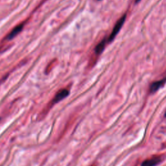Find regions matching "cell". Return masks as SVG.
Masks as SVG:
<instances>
[{
    "label": "cell",
    "instance_id": "cell-6",
    "mask_svg": "<svg viewBox=\"0 0 166 166\" xmlns=\"http://www.w3.org/2000/svg\"><path fill=\"white\" fill-rule=\"evenodd\" d=\"M23 27V24H20L18 25H17V26L12 29V31L8 34V35L7 37V39L12 40V38L15 37L22 30Z\"/></svg>",
    "mask_w": 166,
    "mask_h": 166
},
{
    "label": "cell",
    "instance_id": "cell-5",
    "mask_svg": "<svg viewBox=\"0 0 166 166\" xmlns=\"http://www.w3.org/2000/svg\"><path fill=\"white\" fill-rule=\"evenodd\" d=\"M107 43L108 42H107V38H103V39L100 42H99V44L96 46V48L94 49V55L96 56H99V55H100L102 53H103L105 48V46Z\"/></svg>",
    "mask_w": 166,
    "mask_h": 166
},
{
    "label": "cell",
    "instance_id": "cell-3",
    "mask_svg": "<svg viewBox=\"0 0 166 166\" xmlns=\"http://www.w3.org/2000/svg\"><path fill=\"white\" fill-rule=\"evenodd\" d=\"M70 94V91L67 89H62V90L59 91L56 95H55L54 99L53 100V103L55 104L58 102L65 99Z\"/></svg>",
    "mask_w": 166,
    "mask_h": 166
},
{
    "label": "cell",
    "instance_id": "cell-1",
    "mask_svg": "<svg viewBox=\"0 0 166 166\" xmlns=\"http://www.w3.org/2000/svg\"><path fill=\"white\" fill-rule=\"evenodd\" d=\"M126 17H127L126 14H124L123 16H122L121 18L117 20L116 23L115 24L114 27L112 29V31L111 32V33H110V36L107 38L108 43H110V42H112L114 40V38H116V36H117V34L119 33V32L120 31L121 29L122 28L123 25V24H124L125 20H126Z\"/></svg>",
    "mask_w": 166,
    "mask_h": 166
},
{
    "label": "cell",
    "instance_id": "cell-2",
    "mask_svg": "<svg viewBox=\"0 0 166 166\" xmlns=\"http://www.w3.org/2000/svg\"><path fill=\"white\" fill-rule=\"evenodd\" d=\"M166 83V77H164L159 80L153 82L149 87V92L151 93H154L158 91L159 89L164 86V84Z\"/></svg>",
    "mask_w": 166,
    "mask_h": 166
},
{
    "label": "cell",
    "instance_id": "cell-7",
    "mask_svg": "<svg viewBox=\"0 0 166 166\" xmlns=\"http://www.w3.org/2000/svg\"><path fill=\"white\" fill-rule=\"evenodd\" d=\"M165 117H166V112H165Z\"/></svg>",
    "mask_w": 166,
    "mask_h": 166
},
{
    "label": "cell",
    "instance_id": "cell-4",
    "mask_svg": "<svg viewBox=\"0 0 166 166\" xmlns=\"http://www.w3.org/2000/svg\"><path fill=\"white\" fill-rule=\"evenodd\" d=\"M161 159L159 156H154L143 161L141 166H156L161 162Z\"/></svg>",
    "mask_w": 166,
    "mask_h": 166
}]
</instances>
